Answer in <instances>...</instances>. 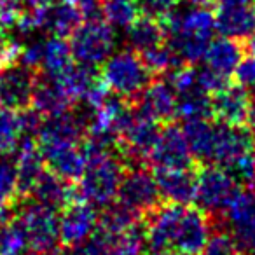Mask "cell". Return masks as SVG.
<instances>
[{
	"instance_id": "1",
	"label": "cell",
	"mask_w": 255,
	"mask_h": 255,
	"mask_svg": "<svg viewBox=\"0 0 255 255\" xmlns=\"http://www.w3.org/2000/svg\"><path fill=\"white\" fill-rule=\"evenodd\" d=\"M164 39L173 49L182 63L194 65L205 54L208 44L212 42L215 28V16L208 7V2L191 0L168 12L163 19Z\"/></svg>"
},
{
	"instance_id": "2",
	"label": "cell",
	"mask_w": 255,
	"mask_h": 255,
	"mask_svg": "<svg viewBox=\"0 0 255 255\" xmlns=\"http://www.w3.org/2000/svg\"><path fill=\"white\" fill-rule=\"evenodd\" d=\"M128 164L121 159L119 154L89 157L79 185L75 187L77 198L93 206H107L116 201L121 180Z\"/></svg>"
},
{
	"instance_id": "3",
	"label": "cell",
	"mask_w": 255,
	"mask_h": 255,
	"mask_svg": "<svg viewBox=\"0 0 255 255\" xmlns=\"http://www.w3.org/2000/svg\"><path fill=\"white\" fill-rule=\"evenodd\" d=\"M100 79L109 91L131 102L152 81V74L147 70L138 53L133 49H121L102 63Z\"/></svg>"
},
{
	"instance_id": "4",
	"label": "cell",
	"mask_w": 255,
	"mask_h": 255,
	"mask_svg": "<svg viewBox=\"0 0 255 255\" xmlns=\"http://www.w3.org/2000/svg\"><path fill=\"white\" fill-rule=\"evenodd\" d=\"M12 219L21 226L28 250H56L60 245L58 213L23 196L12 203Z\"/></svg>"
},
{
	"instance_id": "5",
	"label": "cell",
	"mask_w": 255,
	"mask_h": 255,
	"mask_svg": "<svg viewBox=\"0 0 255 255\" xmlns=\"http://www.w3.org/2000/svg\"><path fill=\"white\" fill-rule=\"evenodd\" d=\"M240 189L241 187L227 173L226 168L217 164H203L196 171L194 203L199 210L210 215L212 220L219 219Z\"/></svg>"
},
{
	"instance_id": "6",
	"label": "cell",
	"mask_w": 255,
	"mask_h": 255,
	"mask_svg": "<svg viewBox=\"0 0 255 255\" xmlns=\"http://www.w3.org/2000/svg\"><path fill=\"white\" fill-rule=\"evenodd\" d=\"M68 46L74 61L89 67L102 65L116 47V32L103 19H84L72 32Z\"/></svg>"
},
{
	"instance_id": "7",
	"label": "cell",
	"mask_w": 255,
	"mask_h": 255,
	"mask_svg": "<svg viewBox=\"0 0 255 255\" xmlns=\"http://www.w3.org/2000/svg\"><path fill=\"white\" fill-rule=\"evenodd\" d=\"M222 215L241 254L255 255V189L241 187Z\"/></svg>"
},
{
	"instance_id": "8",
	"label": "cell",
	"mask_w": 255,
	"mask_h": 255,
	"mask_svg": "<svg viewBox=\"0 0 255 255\" xmlns=\"http://www.w3.org/2000/svg\"><path fill=\"white\" fill-rule=\"evenodd\" d=\"M116 199L142 217L163 203L156 177L142 166L126 168Z\"/></svg>"
},
{
	"instance_id": "9",
	"label": "cell",
	"mask_w": 255,
	"mask_h": 255,
	"mask_svg": "<svg viewBox=\"0 0 255 255\" xmlns=\"http://www.w3.org/2000/svg\"><path fill=\"white\" fill-rule=\"evenodd\" d=\"M255 150V140L245 124L213 123L212 147H210L206 164L227 168L243 154Z\"/></svg>"
},
{
	"instance_id": "10",
	"label": "cell",
	"mask_w": 255,
	"mask_h": 255,
	"mask_svg": "<svg viewBox=\"0 0 255 255\" xmlns=\"http://www.w3.org/2000/svg\"><path fill=\"white\" fill-rule=\"evenodd\" d=\"M154 170H189L194 168V156L187 145L185 135L177 124L164 123L159 136L147 157Z\"/></svg>"
},
{
	"instance_id": "11",
	"label": "cell",
	"mask_w": 255,
	"mask_h": 255,
	"mask_svg": "<svg viewBox=\"0 0 255 255\" xmlns=\"http://www.w3.org/2000/svg\"><path fill=\"white\" fill-rule=\"evenodd\" d=\"M212 236V219L198 206L185 205L177 222L170 250L178 255H199Z\"/></svg>"
},
{
	"instance_id": "12",
	"label": "cell",
	"mask_w": 255,
	"mask_h": 255,
	"mask_svg": "<svg viewBox=\"0 0 255 255\" xmlns=\"http://www.w3.org/2000/svg\"><path fill=\"white\" fill-rule=\"evenodd\" d=\"M37 70L19 61H9L0 68V107L25 110L32 105Z\"/></svg>"
},
{
	"instance_id": "13",
	"label": "cell",
	"mask_w": 255,
	"mask_h": 255,
	"mask_svg": "<svg viewBox=\"0 0 255 255\" xmlns=\"http://www.w3.org/2000/svg\"><path fill=\"white\" fill-rule=\"evenodd\" d=\"M215 28L243 42L255 32V0H215Z\"/></svg>"
},
{
	"instance_id": "14",
	"label": "cell",
	"mask_w": 255,
	"mask_h": 255,
	"mask_svg": "<svg viewBox=\"0 0 255 255\" xmlns=\"http://www.w3.org/2000/svg\"><path fill=\"white\" fill-rule=\"evenodd\" d=\"M60 241L65 247H75L91 238L98 226V212L86 201H72L60 212Z\"/></svg>"
},
{
	"instance_id": "15",
	"label": "cell",
	"mask_w": 255,
	"mask_h": 255,
	"mask_svg": "<svg viewBox=\"0 0 255 255\" xmlns=\"http://www.w3.org/2000/svg\"><path fill=\"white\" fill-rule=\"evenodd\" d=\"M129 103L159 123H170L177 109V91L171 82L161 75L156 81H150Z\"/></svg>"
},
{
	"instance_id": "16",
	"label": "cell",
	"mask_w": 255,
	"mask_h": 255,
	"mask_svg": "<svg viewBox=\"0 0 255 255\" xmlns=\"http://www.w3.org/2000/svg\"><path fill=\"white\" fill-rule=\"evenodd\" d=\"M39 150L42 154L47 170L63 177L65 180H70V182L79 180L86 164H88V156H86L84 149H82V143L46 145V147H39Z\"/></svg>"
},
{
	"instance_id": "17",
	"label": "cell",
	"mask_w": 255,
	"mask_h": 255,
	"mask_svg": "<svg viewBox=\"0 0 255 255\" xmlns=\"http://www.w3.org/2000/svg\"><path fill=\"white\" fill-rule=\"evenodd\" d=\"M250 105V93L238 82H229L212 95V117L227 124H245Z\"/></svg>"
},
{
	"instance_id": "18",
	"label": "cell",
	"mask_w": 255,
	"mask_h": 255,
	"mask_svg": "<svg viewBox=\"0 0 255 255\" xmlns=\"http://www.w3.org/2000/svg\"><path fill=\"white\" fill-rule=\"evenodd\" d=\"M28 198L35 199L37 203L60 213L65 206L70 205L74 199H77V191H75L74 182L65 180L63 177L53 173L46 168L33 184Z\"/></svg>"
},
{
	"instance_id": "19",
	"label": "cell",
	"mask_w": 255,
	"mask_h": 255,
	"mask_svg": "<svg viewBox=\"0 0 255 255\" xmlns=\"http://www.w3.org/2000/svg\"><path fill=\"white\" fill-rule=\"evenodd\" d=\"M156 182L161 199L177 205H191L196 196V171L189 170H156Z\"/></svg>"
},
{
	"instance_id": "20",
	"label": "cell",
	"mask_w": 255,
	"mask_h": 255,
	"mask_svg": "<svg viewBox=\"0 0 255 255\" xmlns=\"http://www.w3.org/2000/svg\"><path fill=\"white\" fill-rule=\"evenodd\" d=\"M74 100L68 96V93L63 89V86L53 77L37 74L35 86H33L32 95V109H35L42 117L56 116L65 110L72 109Z\"/></svg>"
},
{
	"instance_id": "21",
	"label": "cell",
	"mask_w": 255,
	"mask_h": 255,
	"mask_svg": "<svg viewBox=\"0 0 255 255\" xmlns=\"http://www.w3.org/2000/svg\"><path fill=\"white\" fill-rule=\"evenodd\" d=\"M243 44L240 40L222 35L220 39H212L201 60H205V67L229 77L234 74L240 61L243 60Z\"/></svg>"
},
{
	"instance_id": "22",
	"label": "cell",
	"mask_w": 255,
	"mask_h": 255,
	"mask_svg": "<svg viewBox=\"0 0 255 255\" xmlns=\"http://www.w3.org/2000/svg\"><path fill=\"white\" fill-rule=\"evenodd\" d=\"M81 23L82 16L74 2H56L40 7V30L54 37L67 39Z\"/></svg>"
},
{
	"instance_id": "23",
	"label": "cell",
	"mask_w": 255,
	"mask_h": 255,
	"mask_svg": "<svg viewBox=\"0 0 255 255\" xmlns=\"http://www.w3.org/2000/svg\"><path fill=\"white\" fill-rule=\"evenodd\" d=\"M164 28L161 19L150 16H138L129 26H126V42L136 53L164 42Z\"/></svg>"
},
{
	"instance_id": "24",
	"label": "cell",
	"mask_w": 255,
	"mask_h": 255,
	"mask_svg": "<svg viewBox=\"0 0 255 255\" xmlns=\"http://www.w3.org/2000/svg\"><path fill=\"white\" fill-rule=\"evenodd\" d=\"M175 117L180 121L212 117V95H208L199 84L191 86L184 91H178Z\"/></svg>"
},
{
	"instance_id": "25",
	"label": "cell",
	"mask_w": 255,
	"mask_h": 255,
	"mask_svg": "<svg viewBox=\"0 0 255 255\" xmlns=\"http://www.w3.org/2000/svg\"><path fill=\"white\" fill-rule=\"evenodd\" d=\"M63 86V89L68 93L74 102L77 100H84L86 95L95 88L100 82V75L96 72V67H89V65L82 63H72L60 77H53Z\"/></svg>"
},
{
	"instance_id": "26",
	"label": "cell",
	"mask_w": 255,
	"mask_h": 255,
	"mask_svg": "<svg viewBox=\"0 0 255 255\" xmlns=\"http://www.w3.org/2000/svg\"><path fill=\"white\" fill-rule=\"evenodd\" d=\"M72 63H74V58H72V51L67 39L53 35L47 40H44L42 60H40L39 67L42 68L44 75H47V77H60Z\"/></svg>"
},
{
	"instance_id": "27",
	"label": "cell",
	"mask_w": 255,
	"mask_h": 255,
	"mask_svg": "<svg viewBox=\"0 0 255 255\" xmlns=\"http://www.w3.org/2000/svg\"><path fill=\"white\" fill-rule=\"evenodd\" d=\"M142 215L136 213L135 210L128 208L126 205H123L121 201H112L107 206H103L102 213L98 215V226L96 229L103 231L107 234H117L121 231L128 229V227L135 226L136 222H140Z\"/></svg>"
},
{
	"instance_id": "28",
	"label": "cell",
	"mask_w": 255,
	"mask_h": 255,
	"mask_svg": "<svg viewBox=\"0 0 255 255\" xmlns=\"http://www.w3.org/2000/svg\"><path fill=\"white\" fill-rule=\"evenodd\" d=\"M145 247L143 222H136L117 234H109V255H143Z\"/></svg>"
},
{
	"instance_id": "29",
	"label": "cell",
	"mask_w": 255,
	"mask_h": 255,
	"mask_svg": "<svg viewBox=\"0 0 255 255\" xmlns=\"http://www.w3.org/2000/svg\"><path fill=\"white\" fill-rule=\"evenodd\" d=\"M140 58H142L147 70H149L152 75H156V77L170 74L171 70H175V68L184 65L180 60H178L177 54L173 53V49L164 42L142 51V53H140Z\"/></svg>"
},
{
	"instance_id": "30",
	"label": "cell",
	"mask_w": 255,
	"mask_h": 255,
	"mask_svg": "<svg viewBox=\"0 0 255 255\" xmlns=\"http://www.w3.org/2000/svg\"><path fill=\"white\" fill-rule=\"evenodd\" d=\"M138 0H103L102 16L114 28H126L140 16Z\"/></svg>"
},
{
	"instance_id": "31",
	"label": "cell",
	"mask_w": 255,
	"mask_h": 255,
	"mask_svg": "<svg viewBox=\"0 0 255 255\" xmlns=\"http://www.w3.org/2000/svg\"><path fill=\"white\" fill-rule=\"evenodd\" d=\"M23 138L19 112L0 107V154L16 152Z\"/></svg>"
},
{
	"instance_id": "32",
	"label": "cell",
	"mask_w": 255,
	"mask_h": 255,
	"mask_svg": "<svg viewBox=\"0 0 255 255\" xmlns=\"http://www.w3.org/2000/svg\"><path fill=\"white\" fill-rule=\"evenodd\" d=\"M28 241L14 219L0 227V255H25Z\"/></svg>"
},
{
	"instance_id": "33",
	"label": "cell",
	"mask_w": 255,
	"mask_h": 255,
	"mask_svg": "<svg viewBox=\"0 0 255 255\" xmlns=\"http://www.w3.org/2000/svg\"><path fill=\"white\" fill-rule=\"evenodd\" d=\"M18 199L16 161L11 154H0V201L14 203Z\"/></svg>"
},
{
	"instance_id": "34",
	"label": "cell",
	"mask_w": 255,
	"mask_h": 255,
	"mask_svg": "<svg viewBox=\"0 0 255 255\" xmlns=\"http://www.w3.org/2000/svg\"><path fill=\"white\" fill-rule=\"evenodd\" d=\"M226 170L240 187L255 189V150H250L238 157Z\"/></svg>"
},
{
	"instance_id": "35",
	"label": "cell",
	"mask_w": 255,
	"mask_h": 255,
	"mask_svg": "<svg viewBox=\"0 0 255 255\" xmlns=\"http://www.w3.org/2000/svg\"><path fill=\"white\" fill-rule=\"evenodd\" d=\"M58 255H109V234L95 229L88 241L75 247H67Z\"/></svg>"
},
{
	"instance_id": "36",
	"label": "cell",
	"mask_w": 255,
	"mask_h": 255,
	"mask_svg": "<svg viewBox=\"0 0 255 255\" xmlns=\"http://www.w3.org/2000/svg\"><path fill=\"white\" fill-rule=\"evenodd\" d=\"M199 255H243V254L236 247L233 236L227 231L217 229L208 238L205 248H203Z\"/></svg>"
},
{
	"instance_id": "37",
	"label": "cell",
	"mask_w": 255,
	"mask_h": 255,
	"mask_svg": "<svg viewBox=\"0 0 255 255\" xmlns=\"http://www.w3.org/2000/svg\"><path fill=\"white\" fill-rule=\"evenodd\" d=\"M234 75H236L238 84L243 86L250 93L252 100H255V54L243 58L234 70Z\"/></svg>"
},
{
	"instance_id": "38",
	"label": "cell",
	"mask_w": 255,
	"mask_h": 255,
	"mask_svg": "<svg viewBox=\"0 0 255 255\" xmlns=\"http://www.w3.org/2000/svg\"><path fill=\"white\" fill-rule=\"evenodd\" d=\"M196 79H198V84L201 86L208 95H213L215 91L222 89L226 84H229V77L217 74V72H213L212 68H208V67L196 68Z\"/></svg>"
},
{
	"instance_id": "39",
	"label": "cell",
	"mask_w": 255,
	"mask_h": 255,
	"mask_svg": "<svg viewBox=\"0 0 255 255\" xmlns=\"http://www.w3.org/2000/svg\"><path fill=\"white\" fill-rule=\"evenodd\" d=\"M140 2V11L145 16L156 19H163L168 12H171L178 4L180 0H138Z\"/></svg>"
},
{
	"instance_id": "40",
	"label": "cell",
	"mask_w": 255,
	"mask_h": 255,
	"mask_svg": "<svg viewBox=\"0 0 255 255\" xmlns=\"http://www.w3.org/2000/svg\"><path fill=\"white\" fill-rule=\"evenodd\" d=\"M82 19H98L102 18V4L100 0H75Z\"/></svg>"
},
{
	"instance_id": "41",
	"label": "cell",
	"mask_w": 255,
	"mask_h": 255,
	"mask_svg": "<svg viewBox=\"0 0 255 255\" xmlns=\"http://www.w3.org/2000/svg\"><path fill=\"white\" fill-rule=\"evenodd\" d=\"M12 220V208L9 203L0 201V227Z\"/></svg>"
},
{
	"instance_id": "42",
	"label": "cell",
	"mask_w": 255,
	"mask_h": 255,
	"mask_svg": "<svg viewBox=\"0 0 255 255\" xmlns=\"http://www.w3.org/2000/svg\"><path fill=\"white\" fill-rule=\"evenodd\" d=\"M245 126L248 128V131L252 133L255 140V100H252V105H250V110H248V116L245 119Z\"/></svg>"
},
{
	"instance_id": "43",
	"label": "cell",
	"mask_w": 255,
	"mask_h": 255,
	"mask_svg": "<svg viewBox=\"0 0 255 255\" xmlns=\"http://www.w3.org/2000/svg\"><path fill=\"white\" fill-rule=\"evenodd\" d=\"M243 49L247 51L248 54H255V32L252 35H248L247 39L243 40Z\"/></svg>"
},
{
	"instance_id": "44",
	"label": "cell",
	"mask_w": 255,
	"mask_h": 255,
	"mask_svg": "<svg viewBox=\"0 0 255 255\" xmlns=\"http://www.w3.org/2000/svg\"><path fill=\"white\" fill-rule=\"evenodd\" d=\"M9 44H11V40H9V37H7V28L0 23V49L7 47Z\"/></svg>"
},
{
	"instance_id": "45",
	"label": "cell",
	"mask_w": 255,
	"mask_h": 255,
	"mask_svg": "<svg viewBox=\"0 0 255 255\" xmlns=\"http://www.w3.org/2000/svg\"><path fill=\"white\" fill-rule=\"evenodd\" d=\"M143 255H178V254H175L173 250L164 248V250H150L149 254H143Z\"/></svg>"
},
{
	"instance_id": "46",
	"label": "cell",
	"mask_w": 255,
	"mask_h": 255,
	"mask_svg": "<svg viewBox=\"0 0 255 255\" xmlns=\"http://www.w3.org/2000/svg\"><path fill=\"white\" fill-rule=\"evenodd\" d=\"M203 2H208V0H203Z\"/></svg>"
}]
</instances>
